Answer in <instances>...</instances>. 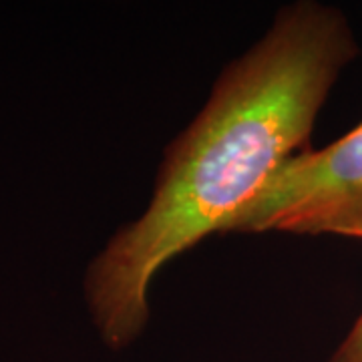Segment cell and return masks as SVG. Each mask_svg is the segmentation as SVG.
I'll list each match as a JSON object with an SVG mask.
<instances>
[{
    "label": "cell",
    "mask_w": 362,
    "mask_h": 362,
    "mask_svg": "<svg viewBox=\"0 0 362 362\" xmlns=\"http://www.w3.org/2000/svg\"><path fill=\"white\" fill-rule=\"evenodd\" d=\"M358 45L337 6L302 0L216 81L206 107L165 149L156 192L95 258L85 294L109 349H125L149 318V284L169 259L238 214L302 149Z\"/></svg>",
    "instance_id": "obj_1"
},
{
    "label": "cell",
    "mask_w": 362,
    "mask_h": 362,
    "mask_svg": "<svg viewBox=\"0 0 362 362\" xmlns=\"http://www.w3.org/2000/svg\"><path fill=\"white\" fill-rule=\"evenodd\" d=\"M228 232L340 235L362 242V123L320 151L290 157Z\"/></svg>",
    "instance_id": "obj_2"
},
{
    "label": "cell",
    "mask_w": 362,
    "mask_h": 362,
    "mask_svg": "<svg viewBox=\"0 0 362 362\" xmlns=\"http://www.w3.org/2000/svg\"><path fill=\"white\" fill-rule=\"evenodd\" d=\"M328 362H362V312Z\"/></svg>",
    "instance_id": "obj_3"
}]
</instances>
